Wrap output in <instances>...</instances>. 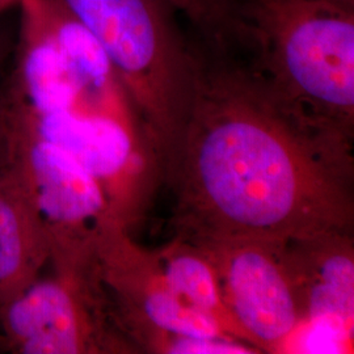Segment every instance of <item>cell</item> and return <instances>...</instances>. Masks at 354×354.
<instances>
[{
  "label": "cell",
  "instance_id": "6da1fadb",
  "mask_svg": "<svg viewBox=\"0 0 354 354\" xmlns=\"http://www.w3.org/2000/svg\"><path fill=\"white\" fill-rule=\"evenodd\" d=\"M193 45V95L175 140L184 234L283 244L345 231L351 138L288 112L223 51Z\"/></svg>",
  "mask_w": 354,
  "mask_h": 354
},
{
  "label": "cell",
  "instance_id": "7a4b0ae2",
  "mask_svg": "<svg viewBox=\"0 0 354 354\" xmlns=\"http://www.w3.org/2000/svg\"><path fill=\"white\" fill-rule=\"evenodd\" d=\"M209 44L288 112L352 137L354 10L327 0H227Z\"/></svg>",
  "mask_w": 354,
  "mask_h": 354
},
{
  "label": "cell",
  "instance_id": "3957f363",
  "mask_svg": "<svg viewBox=\"0 0 354 354\" xmlns=\"http://www.w3.org/2000/svg\"><path fill=\"white\" fill-rule=\"evenodd\" d=\"M96 38L147 129L175 143L194 87L193 42L167 0H61Z\"/></svg>",
  "mask_w": 354,
  "mask_h": 354
},
{
  "label": "cell",
  "instance_id": "277c9868",
  "mask_svg": "<svg viewBox=\"0 0 354 354\" xmlns=\"http://www.w3.org/2000/svg\"><path fill=\"white\" fill-rule=\"evenodd\" d=\"M200 245L214 268L223 306L236 335L277 351L302 323L282 244L216 241Z\"/></svg>",
  "mask_w": 354,
  "mask_h": 354
},
{
  "label": "cell",
  "instance_id": "5b68a950",
  "mask_svg": "<svg viewBox=\"0 0 354 354\" xmlns=\"http://www.w3.org/2000/svg\"><path fill=\"white\" fill-rule=\"evenodd\" d=\"M344 231L282 244L302 322L324 348H340L353 330V252Z\"/></svg>",
  "mask_w": 354,
  "mask_h": 354
},
{
  "label": "cell",
  "instance_id": "8992f818",
  "mask_svg": "<svg viewBox=\"0 0 354 354\" xmlns=\"http://www.w3.org/2000/svg\"><path fill=\"white\" fill-rule=\"evenodd\" d=\"M17 10L20 76L32 109L38 114L75 109L87 91L57 41L48 0H23Z\"/></svg>",
  "mask_w": 354,
  "mask_h": 354
},
{
  "label": "cell",
  "instance_id": "52a82bcc",
  "mask_svg": "<svg viewBox=\"0 0 354 354\" xmlns=\"http://www.w3.org/2000/svg\"><path fill=\"white\" fill-rule=\"evenodd\" d=\"M36 115L41 140L68 153L96 178L114 175L127 165L131 142L112 117L84 115L75 109Z\"/></svg>",
  "mask_w": 354,
  "mask_h": 354
},
{
  "label": "cell",
  "instance_id": "ba28073f",
  "mask_svg": "<svg viewBox=\"0 0 354 354\" xmlns=\"http://www.w3.org/2000/svg\"><path fill=\"white\" fill-rule=\"evenodd\" d=\"M30 165L38 206L50 221L76 225L100 213L104 200L96 177L68 153L41 140L32 149Z\"/></svg>",
  "mask_w": 354,
  "mask_h": 354
},
{
  "label": "cell",
  "instance_id": "9c48e42d",
  "mask_svg": "<svg viewBox=\"0 0 354 354\" xmlns=\"http://www.w3.org/2000/svg\"><path fill=\"white\" fill-rule=\"evenodd\" d=\"M8 326L23 353L73 354L80 349L75 306L55 282H41L13 302Z\"/></svg>",
  "mask_w": 354,
  "mask_h": 354
},
{
  "label": "cell",
  "instance_id": "30bf717a",
  "mask_svg": "<svg viewBox=\"0 0 354 354\" xmlns=\"http://www.w3.org/2000/svg\"><path fill=\"white\" fill-rule=\"evenodd\" d=\"M158 260L171 290L193 307L214 317L228 333L236 335L221 298L214 268L200 245H177Z\"/></svg>",
  "mask_w": 354,
  "mask_h": 354
},
{
  "label": "cell",
  "instance_id": "8fae6325",
  "mask_svg": "<svg viewBox=\"0 0 354 354\" xmlns=\"http://www.w3.org/2000/svg\"><path fill=\"white\" fill-rule=\"evenodd\" d=\"M156 273L158 277L147 282L140 297V313L147 326L165 332L169 337H174V340L230 339L227 329L214 317L185 302L169 289L160 269Z\"/></svg>",
  "mask_w": 354,
  "mask_h": 354
},
{
  "label": "cell",
  "instance_id": "7c38bea8",
  "mask_svg": "<svg viewBox=\"0 0 354 354\" xmlns=\"http://www.w3.org/2000/svg\"><path fill=\"white\" fill-rule=\"evenodd\" d=\"M23 241L12 207L0 200V281L10 279L21 264Z\"/></svg>",
  "mask_w": 354,
  "mask_h": 354
},
{
  "label": "cell",
  "instance_id": "4fadbf2b",
  "mask_svg": "<svg viewBox=\"0 0 354 354\" xmlns=\"http://www.w3.org/2000/svg\"><path fill=\"white\" fill-rule=\"evenodd\" d=\"M168 353H253L236 340H188L176 339L167 345Z\"/></svg>",
  "mask_w": 354,
  "mask_h": 354
},
{
  "label": "cell",
  "instance_id": "5bb4252c",
  "mask_svg": "<svg viewBox=\"0 0 354 354\" xmlns=\"http://www.w3.org/2000/svg\"><path fill=\"white\" fill-rule=\"evenodd\" d=\"M178 15L189 21H200L213 10L216 0H167Z\"/></svg>",
  "mask_w": 354,
  "mask_h": 354
},
{
  "label": "cell",
  "instance_id": "9a60e30c",
  "mask_svg": "<svg viewBox=\"0 0 354 354\" xmlns=\"http://www.w3.org/2000/svg\"><path fill=\"white\" fill-rule=\"evenodd\" d=\"M12 35H15L12 26H10V23L6 20V15L0 16V57L10 46Z\"/></svg>",
  "mask_w": 354,
  "mask_h": 354
},
{
  "label": "cell",
  "instance_id": "2e32d148",
  "mask_svg": "<svg viewBox=\"0 0 354 354\" xmlns=\"http://www.w3.org/2000/svg\"><path fill=\"white\" fill-rule=\"evenodd\" d=\"M21 1L23 0H0V16L11 12L15 8H19Z\"/></svg>",
  "mask_w": 354,
  "mask_h": 354
},
{
  "label": "cell",
  "instance_id": "e0dca14e",
  "mask_svg": "<svg viewBox=\"0 0 354 354\" xmlns=\"http://www.w3.org/2000/svg\"><path fill=\"white\" fill-rule=\"evenodd\" d=\"M327 1L339 4V6H342V7H345V8L354 10V0H327Z\"/></svg>",
  "mask_w": 354,
  "mask_h": 354
}]
</instances>
